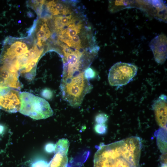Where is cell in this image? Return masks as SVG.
Here are the masks:
<instances>
[{"mask_svg":"<svg viewBox=\"0 0 167 167\" xmlns=\"http://www.w3.org/2000/svg\"><path fill=\"white\" fill-rule=\"evenodd\" d=\"M107 119V116L103 113L98 114L95 118V121L97 124H104Z\"/></svg>","mask_w":167,"mask_h":167,"instance_id":"d6986e66","label":"cell"},{"mask_svg":"<svg viewBox=\"0 0 167 167\" xmlns=\"http://www.w3.org/2000/svg\"><path fill=\"white\" fill-rule=\"evenodd\" d=\"M162 167H166V165H163Z\"/></svg>","mask_w":167,"mask_h":167,"instance_id":"cb8c5ba5","label":"cell"},{"mask_svg":"<svg viewBox=\"0 0 167 167\" xmlns=\"http://www.w3.org/2000/svg\"><path fill=\"white\" fill-rule=\"evenodd\" d=\"M69 146V141L67 139H60L55 145L54 153L60 152L67 154Z\"/></svg>","mask_w":167,"mask_h":167,"instance_id":"5bb4252c","label":"cell"},{"mask_svg":"<svg viewBox=\"0 0 167 167\" xmlns=\"http://www.w3.org/2000/svg\"><path fill=\"white\" fill-rule=\"evenodd\" d=\"M0 87L20 89L21 86L17 72H12L0 67Z\"/></svg>","mask_w":167,"mask_h":167,"instance_id":"52a82bcc","label":"cell"},{"mask_svg":"<svg viewBox=\"0 0 167 167\" xmlns=\"http://www.w3.org/2000/svg\"><path fill=\"white\" fill-rule=\"evenodd\" d=\"M46 6L49 11L53 15H65L71 13L69 8L63 4L54 1L48 2Z\"/></svg>","mask_w":167,"mask_h":167,"instance_id":"8fae6325","label":"cell"},{"mask_svg":"<svg viewBox=\"0 0 167 167\" xmlns=\"http://www.w3.org/2000/svg\"><path fill=\"white\" fill-rule=\"evenodd\" d=\"M137 67L133 64L119 62L109 70L108 81L113 86H122L129 83L136 75Z\"/></svg>","mask_w":167,"mask_h":167,"instance_id":"3957f363","label":"cell"},{"mask_svg":"<svg viewBox=\"0 0 167 167\" xmlns=\"http://www.w3.org/2000/svg\"><path fill=\"white\" fill-rule=\"evenodd\" d=\"M48 163V167H66L68 159L67 154L57 152Z\"/></svg>","mask_w":167,"mask_h":167,"instance_id":"4fadbf2b","label":"cell"},{"mask_svg":"<svg viewBox=\"0 0 167 167\" xmlns=\"http://www.w3.org/2000/svg\"><path fill=\"white\" fill-rule=\"evenodd\" d=\"M41 95L44 98L49 100L52 98L53 93L50 89L48 88H45L42 91Z\"/></svg>","mask_w":167,"mask_h":167,"instance_id":"44dd1931","label":"cell"},{"mask_svg":"<svg viewBox=\"0 0 167 167\" xmlns=\"http://www.w3.org/2000/svg\"><path fill=\"white\" fill-rule=\"evenodd\" d=\"M82 26L81 22L77 24L75 23L70 24L66 28L60 31L59 35L60 40L63 41L77 35L80 32Z\"/></svg>","mask_w":167,"mask_h":167,"instance_id":"9c48e42d","label":"cell"},{"mask_svg":"<svg viewBox=\"0 0 167 167\" xmlns=\"http://www.w3.org/2000/svg\"><path fill=\"white\" fill-rule=\"evenodd\" d=\"M141 148L135 136L101 145L94 155L93 167H139Z\"/></svg>","mask_w":167,"mask_h":167,"instance_id":"6da1fadb","label":"cell"},{"mask_svg":"<svg viewBox=\"0 0 167 167\" xmlns=\"http://www.w3.org/2000/svg\"><path fill=\"white\" fill-rule=\"evenodd\" d=\"M31 167H48V163L43 160H38L34 161Z\"/></svg>","mask_w":167,"mask_h":167,"instance_id":"ac0fdd59","label":"cell"},{"mask_svg":"<svg viewBox=\"0 0 167 167\" xmlns=\"http://www.w3.org/2000/svg\"><path fill=\"white\" fill-rule=\"evenodd\" d=\"M156 61L162 64L167 58V37L161 34L152 39L149 43Z\"/></svg>","mask_w":167,"mask_h":167,"instance_id":"5b68a950","label":"cell"},{"mask_svg":"<svg viewBox=\"0 0 167 167\" xmlns=\"http://www.w3.org/2000/svg\"><path fill=\"white\" fill-rule=\"evenodd\" d=\"M55 145L52 143H49L45 147V151L48 153H51L54 150Z\"/></svg>","mask_w":167,"mask_h":167,"instance_id":"7402d4cb","label":"cell"},{"mask_svg":"<svg viewBox=\"0 0 167 167\" xmlns=\"http://www.w3.org/2000/svg\"><path fill=\"white\" fill-rule=\"evenodd\" d=\"M42 21L36 30V45L39 47L42 46L51 35V32L46 23V20L43 19Z\"/></svg>","mask_w":167,"mask_h":167,"instance_id":"30bf717a","label":"cell"},{"mask_svg":"<svg viewBox=\"0 0 167 167\" xmlns=\"http://www.w3.org/2000/svg\"><path fill=\"white\" fill-rule=\"evenodd\" d=\"M96 74V72L93 69L89 67L84 71V75L86 79L89 80L94 78Z\"/></svg>","mask_w":167,"mask_h":167,"instance_id":"e0dca14e","label":"cell"},{"mask_svg":"<svg viewBox=\"0 0 167 167\" xmlns=\"http://www.w3.org/2000/svg\"><path fill=\"white\" fill-rule=\"evenodd\" d=\"M40 57L37 58L30 62L26 67L22 70L20 72L21 74L27 76L29 74V73L33 70L36 66V64L38 61Z\"/></svg>","mask_w":167,"mask_h":167,"instance_id":"2e32d148","label":"cell"},{"mask_svg":"<svg viewBox=\"0 0 167 167\" xmlns=\"http://www.w3.org/2000/svg\"><path fill=\"white\" fill-rule=\"evenodd\" d=\"M76 19L71 15L67 16L62 15L55 17L54 20V25L55 28L60 31L63 29L66 26L75 22Z\"/></svg>","mask_w":167,"mask_h":167,"instance_id":"7c38bea8","label":"cell"},{"mask_svg":"<svg viewBox=\"0 0 167 167\" xmlns=\"http://www.w3.org/2000/svg\"><path fill=\"white\" fill-rule=\"evenodd\" d=\"M4 127L3 126L0 125V134L2 133L4 131Z\"/></svg>","mask_w":167,"mask_h":167,"instance_id":"603a6c76","label":"cell"},{"mask_svg":"<svg viewBox=\"0 0 167 167\" xmlns=\"http://www.w3.org/2000/svg\"><path fill=\"white\" fill-rule=\"evenodd\" d=\"M167 103V96L163 94L154 101L152 105L156 121L161 128H165L166 126Z\"/></svg>","mask_w":167,"mask_h":167,"instance_id":"8992f818","label":"cell"},{"mask_svg":"<svg viewBox=\"0 0 167 167\" xmlns=\"http://www.w3.org/2000/svg\"><path fill=\"white\" fill-rule=\"evenodd\" d=\"M63 50L68 64V75H71L79 69L80 63L79 60L82 54L78 50L73 51L67 46H64Z\"/></svg>","mask_w":167,"mask_h":167,"instance_id":"ba28073f","label":"cell"},{"mask_svg":"<svg viewBox=\"0 0 167 167\" xmlns=\"http://www.w3.org/2000/svg\"><path fill=\"white\" fill-rule=\"evenodd\" d=\"M62 42L66 43L69 47L79 50L81 48V40L79 36L76 35L70 39L66 40Z\"/></svg>","mask_w":167,"mask_h":167,"instance_id":"9a60e30c","label":"cell"},{"mask_svg":"<svg viewBox=\"0 0 167 167\" xmlns=\"http://www.w3.org/2000/svg\"><path fill=\"white\" fill-rule=\"evenodd\" d=\"M19 94L18 91L8 88L0 96V109L10 113L19 111L20 107Z\"/></svg>","mask_w":167,"mask_h":167,"instance_id":"277c9868","label":"cell"},{"mask_svg":"<svg viewBox=\"0 0 167 167\" xmlns=\"http://www.w3.org/2000/svg\"><path fill=\"white\" fill-rule=\"evenodd\" d=\"M20 107L19 112L33 119L39 120L52 116L53 111L45 99L27 92L19 94Z\"/></svg>","mask_w":167,"mask_h":167,"instance_id":"7a4b0ae2","label":"cell"},{"mask_svg":"<svg viewBox=\"0 0 167 167\" xmlns=\"http://www.w3.org/2000/svg\"><path fill=\"white\" fill-rule=\"evenodd\" d=\"M106 126L104 124H97L94 127L96 132L99 134L105 133L106 132Z\"/></svg>","mask_w":167,"mask_h":167,"instance_id":"ffe728a7","label":"cell"}]
</instances>
